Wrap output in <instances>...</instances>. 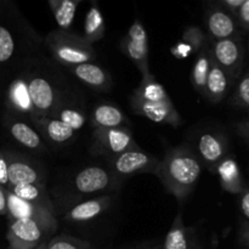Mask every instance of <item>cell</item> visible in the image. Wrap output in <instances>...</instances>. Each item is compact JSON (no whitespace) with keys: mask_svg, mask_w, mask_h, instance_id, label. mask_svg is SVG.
Segmentation results:
<instances>
[{"mask_svg":"<svg viewBox=\"0 0 249 249\" xmlns=\"http://www.w3.org/2000/svg\"><path fill=\"white\" fill-rule=\"evenodd\" d=\"M201 173L202 163L196 153L187 147H178L164 156L156 175L165 189L181 202L195 189Z\"/></svg>","mask_w":249,"mask_h":249,"instance_id":"1","label":"cell"},{"mask_svg":"<svg viewBox=\"0 0 249 249\" xmlns=\"http://www.w3.org/2000/svg\"><path fill=\"white\" fill-rule=\"evenodd\" d=\"M45 44L55 60L66 66V68L89 63L95 58L91 44L84 36L70 31L57 29L51 32L46 36Z\"/></svg>","mask_w":249,"mask_h":249,"instance_id":"2","label":"cell"},{"mask_svg":"<svg viewBox=\"0 0 249 249\" xmlns=\"http://www.w3.org/2000/svg\"><path fill=\"white\" fill-rule=\"evenodd\" d=\"M56 224L36 219L11 220L9 241L12 249H36L48 243L56 232Z\"/></svg>","mask_w":249,"mask_h":249,"instance_id":"3","label":"cell"},{"mask_svg":"<svg viewBox=\"0 0 249 249\" xmlns=\"http://www.w3.org/2000/svg\"><path fill=\"white\" fill-rule=\"evenodd\" d=\"M92 148L97 153L109 158L128 151L140 150L134 140L133 134L126 126L113 129H95L92 134Z\"/></svg>","mask_w":249,"mask_h":249,"instance_id":"4","label":"cell"},{"mask_svg":"<svg viewBox=\"0 0 249 249\" xmlns=\"http://www.w3.org/2000/svg\"><path fill=\"white\" fill-rule=\"evenodd\" d=\"M212 58L228 74L230 80H235L241 72L245 50L240 39L230 38L212 43Z\"/></svg>","mask_w":249,"mask_h":249,"instance_id":"5","label":"cell"},{"mask_svg":"<svg viewBox=\"0 0 249 249\" xmlns=\"http://www.w3.org/2000/svg\"><path fill=\"white\" fill-rule=\"evenodd\" d=\"M111 172L114 177L124 178L138 173L157 174L160 160L141 150L128 151L125 153L109 158Z\"/></svg>","mask_w":249,"mask_h":249,"instance_id":"6","label":"cell"},{"mask_svg":"<svg viewBox=\"0 0 249 249\" xmlns=\"http://www.w3.org/2000/svg\"><path fill=\"white\" fill-rule=\"evenodd\" d=\"M121 49L140 70L142 75L150 73L148 70V45L145 27L136 19L129 28L126 36L122 39Z\"/></svg>","mask_w":249,"mask_h":249,"instance_id":"7","label":"cell"},{"mask_svg":"<svg viewBox=\"0 0 249 249\" xmlns=\"http://www.w3.org/2000/svg\"><path fill=\"white\" fill-rule=\"evenodd\" d=\"M26 83L36 118L53 116L58 108V95L53 84L39 75H34Z\"/></svg>","mask_w":249,"mask_h":249,"instance_id":"8","label":"cell"},{"mask_svg":"<svg viewBox=\"0 0 249 249\" xmlns=\"http://www.w3.org/2000/svg\"><path fill=\"white\" fill-rule=\"evenodd\" d=\"M117 184V177L108 169L91 165L80 170L73 179V187L82 195L100 194L113 189Z\"/></svg>","mask_w":249,"mask_h":249,"instance_id":"9","label":"cell"},{"mask_svg":"<svg viewBox=\"0 0 249 249\" xmlns=\"http://www.w3.org/2000/svg\"><path fill=\"white\" fill-rule=\"evenodd\" d=\"M44 179L45 175L43 170L36 163L17 156L7 160V180L11 187L44 184Z\"/></svg>","mask_w":249,"mask_h":249,"instance_id":"10","label":"cell"},{"mask_svg":"<svg viewBox=\"0 0 249 249\" xmlns=\"http://www.w3.org/2000/svg\"><path fill=\"white\" fill-rule=\"evenodd\" d=\"M197 152H195L204 165L211 169L218 167L221 160L225 158L226 140L220 134L213 133V131H206L202 133L197 139Z\"/></svg>","mask_w":249,"mask_h":249,"instance_id":"11","label":"cell"},{"mask_svg":"<svg viewBox=\"0 0 249 249\" xmlns=\"http://www.w3.org/2000/svg\"><path fill=\"white\" fill-rule=\"evenodd\" d=\"M131 106H133V109L136 113L146 117V118L155 122V123L179 126L182 122L172 100L160 102H146L139 101V100H131Z\"/></svg>","mask_w":249,"mask_h":249,"instance_id":"12","label":"cell"},{"mask_svg":"<svg viewBox=\"0 0 249 249\" xmlns=\"http://www.w3.org/2000/svg\"><path fill=\"white\" fill-rule=\"evenodd\" d=\"M7 214L10 215L11 220L16 219H36V220L46 221V223L56 224V214L49 212L41 207L34 206L29 202L23 201L11 191L7 192Z\"/></svg>","mask_w":249,"mask_h":249,"instance_id":"13","label":"cell"},{"mask_svg":"<svg viewBox=\"0 0 249 249\" xmlns=\"http://www.w3.org/2000/svg\"><path fill=\"white\" fill-rule=\"evenodd\" d=\"M112 201H113V198L108 195L88 199V201L73 206L65 214V219L74 224L89 223V221L94 220L97 216L101 215L102 213H105L111 207Z\"/></svg>","mask_w":249,"mask_h":249,"instance_id":"14","label":"cell"},{"mask_svg":"<svg viewBox=\"0 0 249 249\" xmlns=\"http://www.w3.org/2000/svg\"><path fill=\"white\" fill-rule=\"evenodd\" d=\"M207 29L213 41L223 40L233 38L237 32V23L232 15L223 7H213L207 15Z\"/></svg>","mask_w":249,"mask_h":249,"instance_id":"15","label":"cell"},{"mask_svg":"<svg viewBox=\"0 0 249 249\" xmlns=\"http://www.w3.org/2000/svg\"><path fill=\"white\" fill-rule=\"evenodd\" d=\"M33 122L39 134L53 143H65L74 136V130L72 128L53 116L38 117L33 119Z\"/></svg>","mask_w":249,"mask_h":249,"instance_id":"16","label":"cell"},{"mask_svg":"<svg viewBox=\"0 0 249 249\" xmlns=\"http://www.w3.org/2000/svg\"><path fill=\"white\" fill-rule=\"evenodd\" d=\"M68 70L75 75V78L84 83L85 85L95 90H108L112 84L108 73L95 63H83V65L70 67Z\"/></svg>","mask_w":249,"mask_h":249,"instance_id":"17","label":"cell"},{"mask_svg":"<svg viewBox=\"0 0 249 249\" xmlns=\"http://www.w3.org/2000/svg\"><path fill=\"white\" fill-rule=\"evenodd\" d=\"M126 122L125 114L118 107L109 104L97 105L90 114V123L94 129L123 128Z\"/></svg>","mask_w":249,"mask_h":249,"instance_id":"18","label":"cell"},{"mask_svg":"<svg viewBox=\"0 0 249 249\" xmlns=\"http://www.w3.org/2000/svg\"><path fill=\"white\" fill-rule=\"evenodd\" d=\"M230 83L231 80L228 77V74L213 61L208 78H207L203 95L211 102L218 104L225 99L229 88H230Z\"/></svg>","mask_w":249,"mask_h":249,"instance_id":"19","label":"cell"},{"mask_svg":"<svg viewBox=\"0 0 249 249\" xmlns=\"http://www.w3.org/2000/svg\"><path fill=\"white\" fill-rule=\"evenodd\" d=\"M162 249H195L192 235L185 226L181 211L175 216L174 223L165 236Z\"/></svg>","mask_w":249,"mask_h":249,"instance_id":"20","label":"cell"},{"mask_svg":"<svg viewBox=\"0 0 249 249\" xmlns=\"http://www.w3.org/2000/svg\"><path fill=\"white\" fill-rule=\"evenodd\" d=\"M220 184L228 192L235 195H241L245 191L246 186L243 185L238 165L232 158H224L220 164L216 167Z\"/></svg>","mask_w":249,"mask_h":249,"instance_id":"21","label":"cell"},{"mask_svg":"<svg viewBox=\"0 0 249 249\" xmlns=\"http://www.w3.org/2000/svg\"><path fill=\"white\" fill-rule=\"evenodd\" d=\"M11 192L21 199H23V201L29 202L34 206L41 207L46 211L55 213V208H53V202H51L50 196H49L44 184L23 185V186L11 187Z\"/></svg>","mask_w":249,"mask_h":249,"instance_id":"22","label":"cell"},{"mask_svg":"<svg viewBox=\"0 0 249 249\" xmlns=\"http://www.w3.org/2000/svg\"><path fill=\"white\" fill-rule=\"evenodd\" d=\"M10 133H11L12 138L24 147L32 151H36V152L45 151V145L41 140V135L29 124L19 121L12 122L10 124Z\"/></svg>","mask_w":249,"mask_h":249,"instance_id":"23","label":"cell"},{"mask_svg":"<svg viewBox=\"0 0 249 249\" xmlns=\"http://www.w3.org/2000/svg\"><path fill=\"white\" fill-rule=\"evenodd\" d=\"M80 0H51L49 1L55 21L61 31H70Z\"/></svg>","mask_w":249,"mask_h":249,"instance_id":"24","label":"cell"},{"mask_svg":"<svg viewBox=\"0 0 249 249\" xmlns=\"http://www.w3.org/2000/svg\"><path fill=\"white\" fill-rule=\"evenodd\" d=\"M212 62H213V58H212L211 50L203 48L199 51L198 55H197V58L195 61L194 68H192L191 72L192 85L201 94L204 92V88H206L207 78H208L209 71H211Z\"/></svg>","mask_w":249,"mask_h":249,"instance_id":"25","label":"cell"},{"mask_svg":"<svg viewBox=\"0 0 249 249\" xmlns=\"http://www.w3.org/2000/svg\"><path fill=\"white\" fill-rule=\"evenodd\" d=\"M105 28L106 27H105L104 16H102L97 5L92 2L91 7L88 11L87 17H85L84 38L92 45L94 43L104 38Z\"/></svg>","mask_w":249,"mask_h":249,"instance_id":"26","label":"cell"},{"mask_svg":"<svg viewBox=\"0 0 249 249\" xmlns=\"http://www.w3.org/2000/svg\"><path fill=\"white\" fill-rule=\"evenodd\" d=\"M10 100L12 105L22 113H28L32 116V119L36 118V114L34 112L33 106H32L31 99L28 95V89H27V83L23 80H17L11 85L10 90Z\"/></svg>","mask_w":249,"mask_h":249,"instance_id":"27","label":"cell"},{"mask_svg":"<svg viewBox=\"0 0 249 249\" xmlns=\"http://www.w3.org/2000/svg\"><path fill=\"white\" fill-rule=\"evenodd\" d=\"M56 112H57V114H53V117L60 119L61 122H63L66 125L72 128L74 131L83 128V125L87 122V116L77 108H72V107H62V108H60L58 107L55 113Z\"/></svg>","mask_w":249,"mask_h":249,"instance_id":"28","label":"cell"},{"mask_svg":"<svg viewBox=\"0 0 249 249\" xmlns=\"http://www.w3.org/2000/svg\"><path fill=\"white\" fill-rule=\"evenodd\" d=\"M46 249H92L89 242L71 237V236H53L46 245Z\"/></svg>","mask_w":249,"mask_h":249,"instance_id":"29","label":"cell"},{"mask_svg":"<svg viewBox=\"0 0 249 249\" xmlns=\"http://www.w3.org/2000/svg\"><path fill=\"white\" fill-rule=\"evenodd\" d=\"M181 43L189 49L191 53H199L206 43V36L198 27H190L185 31Z\"/></svg>","mask_w":249,"mask_h":249,"instance_id":"30","label":"cell"},{"mask_svg":"<svg viewBox=\"0 0 249 249\" xmlns=\"http://www.w3.org/2000/svg\"><path fill=\"white\" fill-rule=\"evenodd\" d=\"M232 104L241 108L249 109V70L238 82L232 97Z\"/></svg>","mask_w":249,"mask_h":249,"instance_id":"31","label":"cell"},{"mask_svg":"<svg viewBox=\"0 0 249 249\" xmlns=\"http://www.w3.org/2000/svg\"><path fill=\"white\" fill-rule=\"evenodd\" d=\"M15 51V41L9 29L0 26V62H6Z\"/></svg>","mask_w":249,"mask_h":249,"instance_id":"32","label":"cell"},{"mask_svg":"<svg viewBox=\"0 0 249 249\" xmlns=\"http://www.w3.org/2000/svg\"><path fill=\"white\" fill-rule=\"evenodd\" d=\"M236 17H237L242 28L246 29V31H249V0H246L242 7L238 10Z\"/></svg>","mask_w":249,"mask_h":249,"instance_id":"33","label":"cell"},{"mask_svg":"<svg viewBox=\"0 0 249 249\" xmlns=\"http://www.w3.org/2000/svg\"><path fill=\"white\" fill-rule=\"evenodd\" d=\"M246 0H221L220 5L224 7V10H228L229 14L232 12L233 15H237L238 10L242 7V5L245 4Z\"/></svg>","mask_w":249,"mask_h":249,"instance_id":"34","label":"cell"},{"mask_svg":"<svg viewBox=\"0 0 249 249\" xmlns=\"http://www.w3.org/2000/svg\"><path fill=\"white\" fill-rule=\"evenodd\" d=\"M240 206L242 214L249 220V189H247V187H246L245 191L241 194Z\"/></svg>","mask_w":249,"mask_h":249,"instance_id":"35","label":"cell"},{"mask_svg":"<svg viewBox=\"0 0 249 249\" xmlns=\"http://www.w3.org/2000/svg\"><path fill=\"white\" fill-rule=\"evenodd\" d=\"M7 160L0 155V185H7Z\"/></svg>","mask_w":249,"mask_h":249,"instance_id":"36","label":"cell"},{"mask_svg":"<svg viewBox=\"0 0 249 249\" xmlns=\"http://www.w3.org/2000/svg\"><path fill=\"white\" fill-rule=\"evenodd\" d=\"M236 129H237V133L240 134L241 136H243V138L249 140V119L248 121H245L242 122V123L237 124Z\"/></svg>","mask_w":249,"mask_h":249,"instance_id":"37","label":"cell"},{"mask_svg":"<svg viewBox=\"0 0 249 249\" xmlns=\"http://www.w3.org/2000/svg\"><path fill=\"white\" fill-rule=\"evenodd\" d=\"M7 192H5L4 190L0 187V214L5 215L7 214Z\"/></svg>","mask_w":249,"mask_h":249,"instance_id":"38","label":"cell"},{"mask_svg":"<svg viewBox=\"0 0 249 249\" xmlns=\"http://www.w3.org/2000/svg\"><path fill=\"white\" fill-rule=\"evenodd\" d=\"M241 240L249 247V223H245L241 228Z\"/></svg>","mask_w":249,"mask_h":249,"instance_id":"39","label":"cell"},{"mask_svg":"<svg viewBox=\"0 0 249 249\" xmlns=\"http://www.w3.org/2000/svg\"><path fill=\"white\" fill-rule=\"evenodd\" d=\"M140 249H162V246L160 245H150V246H146V247L140 248Z\"/></svg>","mask_w":249,"mask_h":249,"instance_id":"40","label":"cell"},{"mask_svg":"<svg viewBox=\"0 0 249 249\" xmlns=\"http://www.w3.org/2000/svg\"><path fill=\"white\" fill-rule=\"evenodd\" d=\"M46 245H48V243H44V245H41L40 247H38V248H36V249H46Z\"/></svg>","mask_w":249,"mask_h":249,"instance_id":"41","label":"cell"},{"mask_svg":"<svg viewBox=\"0 0 249 249\" xmlns=\"http://www.w3.org/2000/svg\"><path fill=\"white\" fill-rule=\"evenodd\" d=\"M248 53H249V41H248Z\"/></svg>","mask_w":249,"mask_h":249,"instance_id":"42","label":"cell"}]
</instances>
